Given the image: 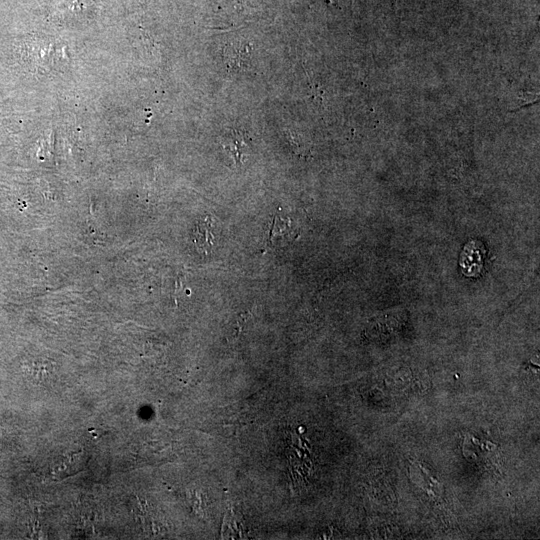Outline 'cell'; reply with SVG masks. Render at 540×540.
I'll return each mask as SVG.
<instances>
[{
  "label": "cell",
  "mask_w": 540,
  "mask_h": 540,
  "mask_svg": "<svg viewBox=\"0 0 540 540\" xmlns=\"http://www.w3.org/2000/svg\"><path fill=\"white\" fill-rule=\"evenodd\" d=\"M193 234L197 250L206 255L211 253L216 242L213 220L209 216L204 217L197 222Z\"/></svg>",
  "instance_id": "obj_1"
},
{
  "label": "cell",
  "mask_w": 540,
  "mask_h": 540,
  "mask_svg": "<svg viewBox=\"0 0 540 540\" xmlns=\"http://www.w3.org/2000/svg\"><path fill=\"white\" fill-rule=\"evenodd\" d=\"M225 147L229 150L234 159L239 162L242 154L241 149L247 148V145L244 143L243 139L231 137L227 140Z\"/></svg>",
  "instance_id": "obj_3"
},
{
  "label": "cell",
  "mask_w": 540,
  "mask_h": 540,
  "mask_svg": "<svg viewBox=\"0 0 540 540\" xmlns=\"http://www.w3.org/2000/svg\"><path fill=\"white\" fill-rule=\"evenodd\" d=\"M224 53L226 54L225 59H227L228 66L235 70L246 64L250 54L247 45H241L240 43L228 45Z\"/></svg>",
  "instance_id": "obj_2"
}]
</instances>
